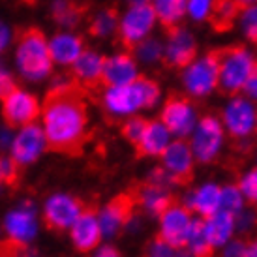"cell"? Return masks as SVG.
Returning <instances> with one entry per match:
<instances>
[{
    "label": "cell",
    "instance_id": "obj_18",
    "mask_svg": "<svg viewBox=\"0 0 257 257\" xmlns=\"http://www.w3.org/2000/svg\"><path fill=\"white\" fill-rule=\"evenodd\" d=\"M192 208L182 205L180 201H175L171 207L160 216V235L158 236L173 248L182 250L186 246V238H188V233L192 227Z\"/></svg>",
    "mask_w": 257,
    "mask_h": 257
},
{
    "label": "cell",
    "instance_id": "obj_19",
    "mask_svg": "<svg viewBox=\"0 0 257 257\" xmlns=\"http://www.w3.org/2000/svg\"><path fill=\"white\" fill-rule=\"evenodd\" d=\"M68 231H70V240H72L75 250L81 253L94 251L103 238L100 220H98V210L92 207H85Z\"/></svg>",
    "mask_w": 257,
    "mask_h": 257
},
{
    "label": "cell",
    "instance_id": "obj_11",
    "mask_svg": "<svg viewBox=\"0 0 257 257\" xmlns=\"http://www.w3.org/2000/svg\"><path fill=\"white\" fill-rule=\"evenodd\" d=\"M49 149L43 128L36 122L21 126L14 134L12 145H10V156L19 167H27V165L36 164L38 160L43 156V152Z\"/></svg>",
    "mask_w": 257,
    "mask_h": 257
},
{
    "label": "cell",
    "instance_id": "obj_39",
    "mask_svg": "<svg viewBox=\"0 0 257 257\" xmlns=\"http://www.w3.org/2000/svg\"><path fill=\"white\" fill-rule=\"evenodd\" d=\"M15 88H19L15 75L8 70L6 66L0 64V100H4L8 94L14 92Z\"/></svg>",
    "mask_w": 257,
    "mask_h": 257
},
{
    "label": "cell",
    "instance_id": "obj_29",
    "mask_svg": "<svg viewBox=\"0 0 257 257\" xmlns=\"http://www.w3.org/2000/svg\"><path fill=\"white\" fill-rule=\"evenodd\" d=\"M192 257H214L216 246L210 242L207 231H205V218H193L186 246Z\"/></svg>",
    "mask_w": 257,
    "mask_h": 257
},
{
    "label": "cell",
    "instance_id": "obj_49",
    "mask_svg": "<svg viewBox=\"0 0 257 257\" xmlns=\"http://www.w3.org/2000/svg\"><path fill=\"white\" fill-rule=\"evenodd\" d=\"M128 4H139V2H150V0H126Z\"/></svg>",
    "mask_w": 257,
    "mask_h": 257
},
{
    "label": "cell",
    "instance_id": "obj_15",
    "mask_svg": "<svg viewBox=\"0 0 257 257\" xmlns=\"http://www.w3.org/2000/svg\"><path fill=\"white\" fill-rule=\"evenodd\" d=\"M2 101V118L10 128H21L27 124L38 120L42 114V105L38 98L29 90H23L21 86L10 92Z\"/></svg>",
    "mask_w": 257,
    "mask_h": 257
},
{
    "label": "cell",
    "instance_id": "obj_42",
    "mask_svg": "<svg viewBox=\"0 0 257 257\" xmlns=\"http://www.w3.org/2000/svg\"><path fill=\"white\" fill-rule=\"evenodd\" d=\"M12 139H14V128H10V126H6V124L0 126V150L10 149Z\"/></svg>",
    "mask_w": 257,
    "mask_h": 257
},
{
    "label": "cell",
    "instance_id": "obj_20",
    "mask_svg": "<svg viewBox=\"0 0 257 257\" xmlns=\"http://www.w3.org/2000/svg\"><path fill=\"white\" fill-rule=\"evenodd\" d=\"M139 75V62L132 51H118L103 58L101 86H122L132 83Z\"/></svg>",
    "mask_w": 257,
    "mask_h": 257
},
{
    "label": "cell",
    "instance_id": "obj_46",
    "mask_svg": "<svg viewBox=\"0 0 257 257\" xmlns=\"http://www.w3.org/2000/svg\"><path fill=\"white\" fill-rule=\"evenodd\" d=\"M19 257H42V255H40L36 250H32V248H29V246H25V248L21 250V253H19Z\"/></svg>",
    "mask_w": 257,
    "mask_h": 257
},
{
    "label": "cell",
    "instance_id": "obj_47",
    "mask_svg": "<svg viewBox=\"0 0 257 257\" xmlns=\"http://www.w3.org/2000/svg\"><path fill=\"white\" fill-rule=\"evenodd\" d=\"M19 2L27 8H36L38 4H40V0H19Z\"/></svg>",
    "mask_w": 257,
    "mask_h": 257
},
{
    "label": "cell",
    "instance_id": "obj_17",
    "mask_svg": "<svg viewBox=\"0 0 257 257\" xmlns=\"http://www.w3.org/2000/svg\"><path fill=\"white\" fill-rule=\"evenodd\" d=\"M137 210V203L130 192L120 193L109 201L105 207L98 212L101 235L103 238H113L120 233L122 229L134 220Z\"/></svg>",
    "mask_w": 257,
    "mask_h": 257
},
{
    "label": "cell",
    "instance_id": "obj_28",
    "mask_svg": "<svg viewBox=\"0 0 257 257\" xmlns=\"http://www.w3.org/2000/svg\"><path fill=\"white\" fill-rule=\"evenodd\" d=\"M221 188L218 184H205L199 190H195L190 197V208L192 212H197L201 218H210L220 210Z\"/></svg>",
    "mask_w": 257,
    "mask_h": 257
},
{
    "label": "cell",
    "instance_id": "obj_26",
    "mask_svg": "<svg viewBox=\"0 0 257 257\" xmlns=\"http://www.w3.org/2000/svg\"><path fill=\"white\" fill-rule=\"evenodd\" d=\"M240 10L242 8L236 0H212L208 23L216 32H229L236 25Z\"/></svg>",
    "mask_w": 257,
    "mask_h": 257
},
{
    "label": "cell",
    "instance_id": "obj_40",
    "mask_svg": "<svg viewBox=\"0 0 257 257\" xmlns=\"http://www.w3.org/2000/svg\"><path fill=\"white\" fill-rule=\"evenodd\" d=\"M246 246L248 244L240 240V238H236V240H229L225 244V250H223V257H244L246 253Z\"/></svg>",
    "mask_w": 257,
    "mask_h": 257
},
{
    "label": "cell",
    "instance_id": "obj_10",
    "mask_svg": "<svg viewBox=\"0 0 257 257\" xmlns=\"http://www.w3.org/2000/svg\"><path fill=\"white\" fill-rule=\"evenodd\" d=\"M199 55V42L192 30L182 25L165 30L164 42V62L169 70H182Z\"/></svg>",
    "mask_w": 257,
    "mask_h": 257
},
{
    "label": "cell",
    "instance_id": "obj_3",
    "mask_svg": "<svg viewBox=\"0 0 257 257\" xmlns=\"http://www.w3.org/2000/svg\"><path fill=\"white\" fill-rule=\"evenodd\" d=\"M162 98V88L156 79L137 75L132 83L122 86H107L101 94V105L114 118L136 114L139 109L154 107Z\"/></svg>",
    "mask_w": 257,
    "mask_h": 257
},
{
    "label": "cell",
    "instance_id": "obj_14",
    "mask_svg": "<svg viewBox=\"0 0 257 257\" xmlns=\"http://www.w3.org/2000/svg\"><path fill=\"white\" fill-rule=\"evenodd\" d=\"M160 158H162V167L169 173L173 184L182 186V188L192 184L193 175H195V158H193L192 147L186 139L177 137V141H171L167 145V149Z\"/></svg>",
    "mask_w": 257,
    "mask_h": 257
},
{
    "label": "cell",
    "instance_id": "obj_22",
    "mask_svg": "<svg viewBox=\"0 0 257 257\" xmlns=\"http://www.w3.org/2000/svg\"><path fill=\"white\" fill-rule=\"evenodd\" d=\"M85 49H86L85 38L81 36V34H77V32H72V30L57 32L49 40V51L53 62L58 66H64V68L73 64Z\"/></svg>",
    "mask_w": 257,
    "mask_h": 257
},
{
    "label": "cell",
    "instance_id": "obj_2",
    "mask_svg": "<svg viewBox=\"0 0 257 257\" xmlns=\"http://www.w3.org/2000/svg\"><path fill=\"white\" fill-rule=\"evenodd\" d=\"M15 66L29 83H42L51 77L55 62L51 58L49 40L38 25H25L15 29Z\"/></svg>",
    "mask_w": 257,
    "mask_h": 257
},
{
    "label": "cell",
    "instance_id": "obj_35",
    "mask_svg": "<svg viewBox=\"0 0 257 257\" xmlns=\"http://www.w3.org/2000/svg\"><path fill=\"white\" fill-rule=\"evenodd\" d=\"M147 122H149V118H145V116H139V114H130L120 128L122 137H124L128 143L136 145L137 141H139L141 134H143Z\"/></svg>",
    "mask_w": 257,
    "mask_h": 257
},
{
    "label": "cell",
    "instance_id": "obj_41",
    "mask_svg": "<svg viewBox=\"0 0 257 257\" xmlns=\"http://www.w3.org/2000/svg\"><path fill=\"white\" fill-rule=\"evenodd\" d=\"M242 92L246 94V98L257 100V62H255V66H253V70H251L248 81H246V85H244Z\"/></svg>",
    "mask_w": 257,
    "mask_h": 257
},
{
    "label": "cell",
    "instance_id": "obj_13",
    "mask_svg": "<svg viewBox=\"0 0 257 257\" xmlns=\"http://www.w3.org/2000/svg\"><path fill=\"white\" fill-rule=\"evenodd\" d=\"M83 208H85L83 201L72 193H53L43 203V221L47 229L55 233H62L70 229L75 218L83 212Z\"/></svg>",
    "mask_w": 257,
    "mask_h": 257
},
{
    "label": "cell",
    "instance_id": "obj_1",
    "mask_svg": "<svg viewBox=\"0 0 257 257\" xmlns=\"http://www.w3.org/2000/svg\"><path fill=\"white\" fill-rule=\"evenodd\" d=\"M40 116L51 150L66 156L83 152L90 137L86 94L66 73L47 90Z\"/></svg>",
    "mask_w": 257,
    "mask_h": 257
},
{
    "label": "cell",
    "instance_id": "obj_9",
    "mask_svg": "<svg viewBox=\"0 0 257 257\" xmlns=\"http://www.w3.org/2000/svg\"><path fill=\"white\" fill-rule=\"evenodd\" d=\"M255 116L257 109L253 105V100L236 94V96H231V100L227 101L220 120L225 134H229L231 139L248 141L255 130Z\"/></svg>",
    "mask_w": 257,
    "mask_h": 257
},
{
    "label": "cell",
    "instance_id": "obj_21",
    "mask_svg": "<svg viewBox=\"0 0 257 257\" xmlns=\"http://www.w3.org/2000/svg\"><path fill=\"white\" fill-rule=\"evenodd\" d=\"M130 193L134 195V199H136V203H137V208H143L149 214L158 216V218L164 214L175 201H179L167 188L152 184L149 180L136 184L134 190H130Z\"/></svg>",
    "mask_w": 257,
    "mask_h": 257
},
{
    "label": "cell",
    "instance_id": "obj_24",
    "mask_svg": "<svg viewBox=\"0 0 257 257\" xmlns=\"http://www.w3.org/2000/svg\"><path fill=\"white\" fill-rule=\"evenodd\" d=\"M88 14V6L79 0H51L49 17L58 29L73 30Z\"/></svg>",
    "mask_w": 257,
    "mask_h": 257
},
{
    "label": "cell",
    "instance_id": "obj_50",
    "mask_svg": "<svg viewBox=\"0 0 257 257\" xmlns=\"http://www.w3.org/2000/svg\"><path fill=\"white\" fill-rule=\"evenodd\" d=\"M253 134L257 136V116H255V130H253Z\"/></svg>",
    "mask_w": 257,
    "mask_h": 257
},
{
    "label": "cell",
    "instance_id": "obj_12",
    "mask_svg": "<svg viewBox=\"0 0 257 257\" xmlns=\"http://www.w3.org/2000/svg\"><path fill=\"white\" fill-rule=\"evenodd\" d=\"M2 231L6 233V238L10 242L19 244V246H29L38 236L40 231V221L34 203L25 201L19 207L12 208L4 216Z\"/></svg>",
    "mask_w": 257,
    "mask_h": 257
},
{
    "label": "cell",
    "instance_id": "obj_31",
    "mask_svg": "<svg viewBox=\"0 0 257 257\" xmlns=\"http://www.w3.org/2000/svg\"><path fill=\"white\" fill-rule=\"evenodd\" d=\"M132 53H134L137 62L156 64V62H162V57H164V43L160 42V40H156V38L149 36L147 40H143V42L139 43Z\"/></svg>",
    "mask_w": 257,
    "mask_h": 257
},
{
    "label": "cell",
    "instance_id": "obj_33",
    "mask_svg": "<svg viewBox=\"0 0 257 257\" xmlns=\"http://www.w3.org/2000/svg\"><path fill=\"white\" fill-rule=\"evenodd\" d=\"M244 207V197L238 186L229 184L221 188V197H220V210H225L229 214L236 216Z\"/></svg>",
    "mask_w": 257,
    "mask_h": 257
},
{
    "label": "cell",
    "instance_id": "obj_45",
    "mask_svg": "<svg viewBox=\"0 0 257 257\" xmlns=\"http://www.w3.org/2000/svg\"><path fill=\"white\" fill-rule=\"evenodd\" d=\"M244 257H257V240H253L251 244L246 246V253Z\"/></svg>",
    "mask_w": 257,
    "mask_h": 257
},
{
    "label": "cell",
    "instance_id": "obj_6",
    "mask_svg": "<svg viewBox=\"0 0 257 257\" xmlns=\"http://www.w3.org/2000/svg\"><path fill=\"white\" fill-rule=\"evenodd\" d=\"M156 12L152 2H139L130 4L128 10L120 15L118 27L114 32V40L120 43L124 51H134L139 43L152 36L156 27Z\"/></svg>",
    "mask_w": 257,
    "mask_h": 257
},
{
    "label": "cell",
    "instance_id": "obj_27",
    "mask_svg": "<svg viewBox=\"0 0 257 257\" xmlns=\"http://www.w3.org/2000/svg\"><path fill=\"white\" fill-rule=\"evenodd\" d=\"M205 231L216 248L225 246L235 233V216L225 210H218L210 218H205Z\"/></svg>",
    "mask_w": 257,
    "mask_h": 257
},
{
    "label": "cell",
    "instance_id": "obj_44",
    "mask_svg": "<svg viewBox=\"0 0 257 257\" xmlns=\"http://www.w3.org/2000/svg\"><path fill=\"white\" fill-rule=\"evenodd\" d=\"M94 257H120L118 255V251L114 250V248H111V246H105V248H100L98 250V253Z\"/></svg>",
    "mask_w": 257,
    "mask_h": 257
},
{
    "label": "cell",
    "instance_id": "obj_37",
    "mask_svg": "<svg viewBox=\"0 0 257 257\" xmlns=\"http://www.w3.org/2000/svg\"><path fill=\"white\" fill-rule=\"evenodd\" d=\"M238 190H240L244 199L250 201L253 207H257V167L251 169L250 173H246L242 179H240Z\"/></svg>",
    "mask_w": 257,
    "mask_h": 257
},
{
    "label": "cell",
    "instance_id": "obj_8",
    "mask_svg": "<svg viewBox=\"0 0 257 257\" xmlns=\"http://www.w3.org/2000/svg\"><path fill=\"white\" fill-rule=\"evenodd\" d=\"M197 107L190 96L179 92H171L164 101V107L160 113V120L169 130L171 136L188 137L197 124Z\"/></svg>",
    "mask_w": 257,
    "mask_h": 257
},
{
    "label": "cell",
    "instance_id": "obj_36",
    "mask_svg": "<svg viewBox=\"0 0 257 257\" xmlns=\"http://www.w3.org/2000/svg\"><path fill=\"white\" fill-rule=\"evenodd\" d=\"M210 8H212V0H188L186 15L192 17V21L195 23H205L208 21Z\"/></svg>",
    "mask_w": 257,
    "mask_h": 257
},
{
    "label": "cell",
    "instance_id": "obj_5",
    "mask_svg": "<svg viewBox=\"0 0 257 257\" xmlns=\"http://www.w3.org/2000/svg\"><path fill=\"white\" fill-rule=\"evenodd\" d=\"M180 81L186 90V96L195 100L208 98L212 92H216L218 81H220L218 49L207 51L201 57L197 55L186 68H182Z\"/></svg>",
    "mask_w": 257,
    "mask_h": 257
},
{
    "label": "cell",
    "instance_id": "obj_4",
    "mask_svg": "<svg viewBox=\"0 0 257 257\" xmlns=\"http://www.w3.org/2000/svg\"><path fill=\"white\" fill-rule=\"evenodd\" d=\"M218 60H220L218 90L229 98L240 94L255 66L257 57L246 45L236 43V45H227L218 49Z\"/></svg>",
    "mask_w": 257,
    "mask_h": 257
},
{
    "label": "cell",
    "instance_id": "obj_23",
    "mask_svg": "<svg viewBox=\"0 0 257 257\" xmlns=\"http://www.w3.org/2000/svg\"><path fill=\"white\" fill-rule=\"evenodd\" d=\"M171 143V134L162 120H149L134 147L137 158H160Z\"/></svg>",
    "mask_w": 257,
    "mask_h": 257
},
{
    "label": "cell",
    "instance_id": "obj_48",
    "mask_svg": "<svg viewBox=\"0 0 257 257\" xmlns=\"http://www.w3.org/2000/svg\"><path fill=\"white\" fill-rule=\"evenodd\" d=\"M238 4H240V8L244 6H250V4H257V0H236Z\"/></svg>",
    "mask_w": 257,
    "mask_h": 257
},
{
    "label": "cell",
    "instance_id": "obj_16",
    "mask_svg": "<svg viewBox=\"0 0 257 257\" xmlns=\"http://www.w3.org/2000/svg\"><path fill=\"white\" fill-rule=\"evenodd\" d=\"M103 55L94 49L86 47L81 55L77 57V60L73 64L68 66L66 75L72 79L73 83L85 90V94H94L101 90V70H103Z\"/></svg>",
    "mask_w": 257,
    "mask_h": 257
},
{
    "label": "cell",
    "instance_id": "obj_43",
    "mask_svg": "<svg viewBox=\"0 0 257 257\" xmlns=\"http://www.w3.org/2000/svg\"><path fill=\"white\" fill-rule=\"evenodd\" d=\"M10 38H12V32H10V27H8L4 21H0V57L4 55L8 43H10Z\"/></svg>",
    "mask_w": 257,
    "mask_h": 257
},
{
    "label": "cell",
    "instance_id": "obj_30",
    "mask_svg": "<svg viewBox=\"0 0 257 257\" xmlns=\"http://www.w3.org/2000/svg\"><path fill=\"white\" fill-rule=\"evenodd\" d=\"M186 4L188 0H152V8L156 12L158 23L165 30L179 27L186 17Z\"/></svg>",
    "mask_w": 257,
    "mask_h": 257
},
{
    "label": "cell",
    "instance_id": "obj_34",
    "mask_svg": "<svg viewBox=\"0 0 257 257\" xmlns=\"http://www.w3.org/2000/svg\"><path fill=\"white\" fill-rule=\"evenodd\" d=\"M19 177H21V167L12 160V156L0 154V192L4 188L17 184Z\"/></svg>",
    "mask_w": 257,
    "mask_h": 257
},
{
    "label": "cell",
    "instance_id": "obj_25",
    "mask_svg": "<svg viewBox=\"0 0 257 257\" xmlns=\"http://www.w3.org/2000/svg\"><path fill=\"white\" fill-rule=\"evenodd\" d=\"M120 14L116 6H103L96 14L88 17L86 23V34L94 40H105V38H114L116 27H118Z\"/></svg>",
    "mask_w": 257,
    "mask_h": 257
},
{
    "label": "cell",
    "instance_id": "obj_38",
    "mask_svg": "<svg viewBox=\"0 0 257 257\" xmlns=\"http://www.w3.org/2000/svg\"><path fill=\"white\" fill-rule=\"evenodd\" d=\"M145 257H180V250L173 248V246H169L165 240H162L160 236H156V238L150 242L149 248H147Z\"/></svg>",
    "mask_w": 257,
    "mask_h": 257
},
{
    "label": "cell",
    "instance_id": "obj_7",
    "mask_svg": "<svg viewBox=\"0 0 257 257\" xmlns=\"http://www.w3.org/2000/svg\"><path fill=\"white\" fill-rule=\"evenodd\" d=\"M225 143V130L216 114L208 113L197 118L195 128L190 134V147L193 158L199 164H214Z\"/></svg>",
    "mask_w": 257,
    "mask_h": 257
},
{
    "label": "cell",
    "instance_id": "obj_32",
    "mask_svg": "<svg viewBox=\"0 0 257 257\" xmlns=\"http://www.w3.org/2000/svg\"><path fill=\"white\" fill-rule=\"evenodd\" d=\"M238 27L242 36L248 40L250 43L257 45V4H250L244 6L238 14Z\"/></svg>",
    "mask_w": 257,
    "mask_h": 257
}]
</instances>
